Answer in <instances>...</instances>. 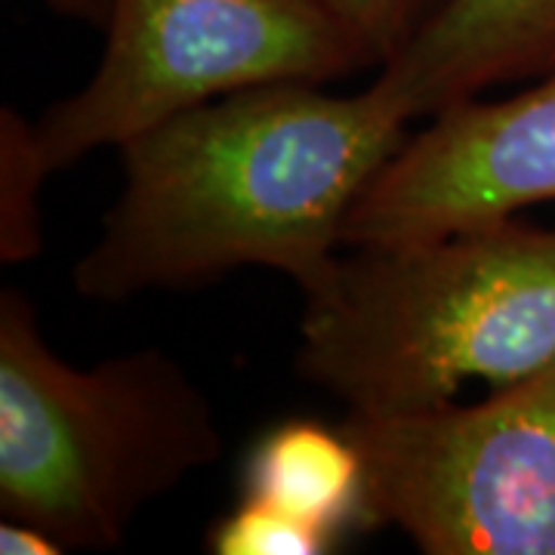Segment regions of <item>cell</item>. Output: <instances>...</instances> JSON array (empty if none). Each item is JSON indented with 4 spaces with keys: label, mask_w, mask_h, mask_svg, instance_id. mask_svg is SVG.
<instances>
[{
    "label": "cell",
    "mask_w": 555,
    "mask_h": 555,
    "mask_svg": "<svg viewBox=\"0 0 555 555\" xmlns=\"http://www.w3.org/2000/svg\"><path fill=\"white\" fill-rule=\"evenodd\" d=\"M47 3L65 16H78V20L93 22V25H105L112 0H47Z\"/></svg>",
    "instance_id": "obj_13"
},
{
    "label": "cell",
    "mask_w": 555,
    "mask_h": 555,
    "mask_svg": "<svg viewBox=\"0 0 555 555\" xmlns=\"http://www.w3.org/2000/svg\"><path fill=\"white\" fill-rule=\"evenodd\" d=\"M217 408L170 352L75 367L22 291L0 294V516L62 550H112L137 516L222 456Z\"/></svg>",
    "instance_id": "obj_3"
},
{
    "label": "cell",
    "mask_w": 555,
    "mask_h": 555,
    "mask_svg": "<svg viewBox=\"0 0 555 555\" xmlns=\"http://www.w3.org/2000/svg\"><path fill=\"white\" fill-rule=\"evenodd\" d=\"M358 38L367 43L377 65L392 60L416 25L429 16L438 0H327Z\"/></svg>",
    "instance_id": "obj_11"
},
{
    "label": "cell",
    "mask_w": 555,
    "mask_h": 555,
    "mask_svg": "<svg viewBox=\"0 0 555 555\" xmlns=\"http://www.w3.org/2000/svg\"><path fill=\"white\" fill-rule=\"evenodd\" d=\"M408 124L377 80L349 96L250 87L160 120L120 145L124 189L75 266V291L124 302L247 266L309 291Z\"/></svg>",
    "instance_id": "obj_1"
},
{
    "label": "cell",
    "mask_w": 555,
    "mask_h": 555,
    "mask_svg": "<svg viewBox=\"0 0 555 555\" xmlns=\"http://www.w3.org/2000/svg\"><path fill=\"white\" fill-rule=\"evenodd\" d=\"M337 540L306 518L244 494L238 506L207 531V550L217 555H321L331 553Z\"/></svg>",
    "instance_id": "obj_10"
},
{
    "label": "cell",
    "mask_w": 555,
    "mask_h": 555,
    "mask_svg": "<svg viewBox=\"0 0 555 555\" xmlns=\"http://www.w3.org/2000/svg\"><path fill=\"white\" fill-rule=\"evenodd\" d=\"M361 525L426 555H555V364L478 404L349 414Z\"/></svg>",
    "instance_id": "obj_5"
},
{
    "label": "cell",
    "mask_w": 555,
    "mask_h": 555,
    "mask_svg": "<svg viewBox=\"0 0 555 555\" xmlns=\"http://www.w3.org/2000/svg\"><path fill=\"white\" fill-rule=\"evenodd\" d=\"M367 65V43L327 0H112L96 75L35 127L56 173L219 96Z\"/></svg>",
    "instance_id": "obj_4"
},
{
    "label": "cell",
    "mask_w": 555,
    "mask_h": 555,
    "mask_svg": "<svg viewBox=\"0 0 555 555\" xmlns=\"http://www.w3.org/2000/svg\"><path fill=\"white\" fill-rule=\"evenodd\" d=\"M38 127L13 105L0 112V259L28 262L43 250L40 185L50 177Z\"/></svg>",
    "instance_id": "obj_9"
},
{
    "label": "cell",
    "mask_w": 555,
    "mask_h": 555,
    "mask_svg": "<svg viewBox=\"0 0 555 555\" xmlns=\"http://www.w3.org/2000/svg\"><path fill=\"white\" fill-rule=\"evenodd\" d=\"M0 553L3 555H60L65 553L43 528L22 521V518H3L0 521Z\"/></svg>",
    "instance_id": "obj_12"
},
{
    "label": "cell",
    "mask_w": 555,
    "mask_h": 555,
    "mask_svg": "<svg viewBox=\"0 0 555 555\" xmlns=\"http://www.w3.org/2000/svg\"><path fill=\"white\" fill-rule=\"evenodd\" d=\"M546 75H555V0H438L379 65L377 83L416 120Z\"/></svg>",
    "instance_id": "obj_7"
},
{
    "label": "cell",
    "mask_w": 555,
    "mask_h": 555,
    "mask_svg": "<svg viewBox=\"0 0 555 555\" xmlns=\"http://www.w3.org/2000/svg\"><path fill=\"white\" fill-rule=\"evenodd\" d=\"M244 494L337 534L364 513V466L343 426L287 420L254 444Z\"/></svg>",
    "instance_id": "obj_8"
},
{
    "label": "cell",
    "mask_w": 555,
    "mask_h": 555,
    "mask_svg": "<svg viewBox=\"0 0 555 555\" xmlns=\"http://www.w3.org/2000/svg\"><path fill=\"white\" fill-rule=\"evenodd\" d=\"M297 371L349 414H414L555 364V229L516 217L337 254L302 291Z\"/></svg>",
    "instance_id": "obj_2"
},
{
    "label": "cell",
    "mask_w": 555,
    "mask_h": 555,
    "mask_svg": "<svg viewBox=\"0 0 555 555\" xmlns=\"http://www.w3.org/2000/svg\"><path fill=\"white\" fill-rule=\"evenodd\" d=\"M555 201V75L454 102L408 133L358 195L343 247L448 235Z\"/></svg>",
    "instance_id": "obj_6"
}]
</instances>
